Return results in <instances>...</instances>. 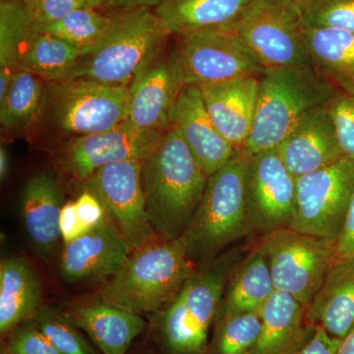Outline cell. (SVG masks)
<instances>
[{
	"mask_svg": "<svg viewBox=\"0 0 354 354\" xmlns=\"http://www.w3.org/2000/svg\"><path fill=\"white\" fill-rule=\"evenodd\" d=\"M327 106L307 113L277 148L286 169L295 178L344 158Z\"/></svg>",
	"mask_w": 354,
	"mask_h": 354,
	"instance_id": "ac0fdd59",
	"label": "cell"
},
{
	"mask_svg": "<svg viewBox=\"0 0 354 354\" xmlns=\"http://www.w3.org/2000/svg\"></svg>",
	"mask_w": 354,
	"mask_h": 354,
	"instance_id": "c3c4849f",
	"label": "cell"
},
{
	"mask_svg": "<svg viewBox=\"0 0 354 354\" xmlns=\"http://www.w3.org/2000/svg\"><path fill=\"white\" fill-rule=\"evenodd\" d=\"M132 249L113 223L102 225L64 244L59 261L60 276L66 283H106L127 259Z\"/></svg>",
	"mask_w": 354,
	"mask_h": 354,
	"instance_id": "2e32d148",
	"label": "cell"
},
{
	"mask_svg": "<svg viewBox=\"0 0 354 354\" xmlns=\"http://www.w3.org/2000/svg\"><path fill=\"white\" fill-rule=\"evenodd\" d=\"M169 127L179 133L207 177L220 171L236 152L216 129L196 85L181 91L169 114Z\"/></svg>",
	"mask_w": 354,
	"mask_h": 354,
	"instance_id": "e0dca14e",
	"label": "cell"
},
{
	"mask_svg": "<svg viewBox=\"0 0 354 354\" xmlns=\"http://www.w3.org/2000/svg\"><path fill=\"white\" fill-rule=\"evenodd\" d=\"M274 291L268 261L255 248L235 269L223 292L216 316L241 312L259 313Z\"/></svg>",
	"mask_w": 354,
	"mask_h": 354,
	"instance_id": "4316f807",
	"label": "cell"
},
{
	"mask_svg": "<svg viewBox=\"0 0 354 354\" xmlns=\"http://www.w3.org/2000/svg\"><path fill=\"white\" fill-rule=\"evenodd\" d=\"M86 8L99 9L101 10L102 7L106 6L111 0H85Z\"/></svg>",
	"mask_w": 354,
	"mask_h": 354,
	"instance_id": "f6af8a7d",
	"label": "cell"
},
{
	"mask_svg": "<svg viewBox=\"0 0 354 354\" xmlns=\"http://www.w3.org/2000/svg\"><path fill=\"white\" fill-rule=\"evenodd\" d=\"M186 86L260 77L266 71L235 31H205L172 36Z\"/></svg>",
	"mask_w": 354,
	"mask_h": 354,
	"instance_id": "30bf717a",
	"label": "cell"
},
{
	"mask_svg": "<svg viewBox=\"0 0 354 354\" xmlns=\"http://www.w3.org/2000/svg\"><path fill=\"white\" fill-rule=\"evenodd\" d=\"M108 31L92 48L82 51L65 80L86 79L128 87L140 69L162 50L171 35L153 9L113 12Z\"/></svg>",
	"mask_w": 354,
	"mask_h": 354,
	"instance_id": "3957f363",
	"label": "cell"
},
{
	"mask_svg": "<svg viewBox=\"0 0 354 354\" xmlns=\"http://www.w3.org/2000/svg\"><path fill=\"white\" fill-rule=\"evenodd\" d=\"M196 272L178 241H158L132 251L97 297L138 315L156 314Z\"/></svg>",
	"mask_w": 354,
	"mask_h": 354,
	"instance_id": "277c9868",
	"label": "cell"
},
{
	"mask_svg": "<svg viewBox=\"0 0 354 354\" xmlns=\"http://www.w3.org/2000/svg\"><path fill=\"white\" fill-rule=\"evenodd\" d=\"M64 194L55 177L41 172L32 176L22 193L23 223L28 237L39 257L48 259L62 237L59 220Z\"/></svg>",
	"mask_w": 354,
	"mask_h": 354,
	"instance_id": "44dd1931",
	"label": "cell"
},
{
	"mask_svg": "<svg viewBox=\"0 0 354 354\" xmlns=\"http://www.w3.org/2000/svg\"><path fill=\"white\" fill-rule=\"evenodd\" d=\"M311 67L266 69L259 77L257 108L243 150L252 156L274 150L302 118L339 95Z\"/></svg>",
	"mask_w": 354,
	"mask_h": 354,
	"instance_id": "8992f818",
	"label": "cell"
},
{
	"mask_svg": "<svg viewBox=\"0 0 354 354\" xmlns=\"http://www.w3.org/2000/svg\"><path fill=\"white\" fill-rule=\"evenodd\" d=\"M327 108L344 157L354 162V95L339 94Z\"/></svg>",
	"mask_w": 354,
	"mask_h": 354,
	"instance_id": "e575fe53",
	"label": "cell"
},
{
	"mask_svg": "<svg viewBox=\"0 0 354 354\" xmlns=\"http://www.w3.org/2000/svg\"><path fill=\"white\" fill-rule=\"evenodd\" d=\"M3 351L6 354H64L31 321L9 334Z\"/></svg>",
	"mask_w": 354,
	"mask_h": 354,
	"instance_id": "d590c367",
	"label": "cell"
},
{
	"mask_svg": "<svg viewBox=\"0 0 354 354\" xmlns=\"http://www.w3.org/2000/svg\"><path fill=\"white\" fill-rule=\"evenodd\" d=\"M113 17V13L83 7L57 22L32 29L64 39L84 51L94 46L104 36Z\"/></svg>",
	"mask_w": 354,
	"mask_h": 354,
	"instance_id": "4dcf8cb0",
	"label": "cell"
},
{
	"mask_svg": "<svg viewBox=\"0 0 354 354\" xmlns=\"http://www.w3.org/2000/svg\"><path fill=\"white\" fill-rule=\"evenodd\" d=\"M1 1H16V2H22L23 0H1Z\"/></svg>",
	"mask_w": 354,
	"mask_h": 354,
	"instance_id": "bcb514c9",
	"label": "cell"
},
{
	"mask_svg": "<svg viewBox=\"0 0 354 354\" xmlns=\"http://www.w3.org/2000/svg\"><path fill=\"white\" fill-rule=\"evenodd\" d=\"M214 124L235 150L244 148L252 131L259 77L198 86Z\"/></svg>",
	"mask_w": 354,
	"mask_h": 354,
	"instance_id": "d6986e66",
	"label": "cell"
},
{
	"mask_svg": "<svg viewBox=\"0 0 354 354\" xmlns=\"http://www.w3.org/2000/svg\"><path fill=\"white\" fill-rule=\"evenodd\" d=\"M337 258H354V191L346 213L341 235L337 241Z\"/></svg>",
	"mask_w": 354,
	"mask_h": 354,
	"instance_id": "60d3db41",
	"label": "cell"
},
{
	"mask_svg": "<svg viewBox=\"0 0 354 354\" xmlns=\"http://www.w3.org/2000/svg\"><path fill=\"white\" fill-rule=\"evenodd\" d=\"M1 354H6V353H4V351H2V353H1Z\"/></svg>",
	"mask_w": 354,
	"mask_h": 354,
	"instance_id": "7dc6e473",
	"label": "cell"
},
{
	"mask_svg": "<svg viewBox=\"0 0 354 354\" xmlns=\"http://www.w3.org/2000/svg\"><path fill=\"white\" fill-rule=\"evenodd\" d=\"M234 31L265 69L311 67L299 0H256Z\"/></svg>",
	"mask_w": 354,
	"mask_h": 354,
	"instance_id": "9c48e42d",
	"label": "cell"
},
{
	"mask_svg": "<svg viewBox=\"0 0 354 354\" xmlns=\"http://www.w3.org/2000/svg\"><path fill=\"white\" fill-rule=\"evenodd\" d=\"M249 156L243 149L208 177L189 227L178 239L193 265L209 262L232 242L251 234L244 183Z\"/></svg>",
	"mask_w": 354,
	"mask_h": 354,
	"instance_id": "5b68a950",
	"label": "cell"
},
{
	"mask_svg": "<svg viewBox=\"0 0 354 354\" xmlns=\"http://www.w3.org/2000/svg\"><path fill=\"white\" fill-rule=\"evenodd\" d=\"M167 129H140L127 120L109 131L57 144L50 148L51 157L62 174L84 183L106 165L125 160H145L156 150Z\"/></svg>",
	"mask_w": 354,
	"mask_h": 354,
	"instance_id": "8fae6325",
	"label": "cell"
},
{
	"mask_svg": "<svg viewBox=\"0 0 354 354\" xmlns=\"http://www.w3.org/2000/svg\"><path fill=\"white\" fill-rule=\"evenodd\" d=\"M46 93L44 79L18 70L3 99L0 100L1 127L6 132L28 134L38 118Z\"/></svg>",
	"mask_w": 354,
	"mask_h": 354,
	"instance_id": "f1b7e54d",
	"label": "cell"
},
{
	"mask_svg": "<svg viewBox=\"0 0 354 354\" xmlns=\"http://www.w3.org/2000/svg\"><path fill=\"white\" fill-rule=\"evenodd\" d=\"M162 0H111L102 8V11L108 13L131 10L136 8L155 9Z\"/></svg>",
	"mask_w": 354,
	"mask_h": 354,
	"instance_id": "b9f144b4",
	"label": "cell"
},
{
	"mask_svg": "<svg viewBox=\"0 0 354 354\" xmlns=\"http://www.w3.org/2000/svg\"><path fill=\"white\" fill-rule=\"evenodd\" d=\"M262 329L249 354H297L312 330L305 306L283 291H274L260 310Z\"/></svg>",
	"mask_w": 354,
	"mask_h": 354,
	"instance_id": "cb8c5ba5",
	"label": "cell"
},
{
	"mask_svg": "<svg viewBox=\"0 0 354 354\" xmlns=\"http://www.w3.org/2000/svg\"><path fill=\"white\" fill-rule=\"evenodd\" d=\"M311 68L339 94L354 95V32L304 25Z\"/></svg>",
	"mask_w": 354,
	"mask_h": 354,
	"instance_id": "d4e9b609",
	"label": "cell"
},
{
	"mask_svg": "<svg viewBox=\"0 0 354 354\" xmlns=\"http://www.w3.org/2000/svg\"><path fill=\"white\" fill-rule=\"evenodd\" d=\"M185 86L174 46L169 43L128 86L127 120L140 129H167L169 114Z\"/></svg>",
	"mask_w": 354,
	"mask_h": 354,
	"instance_id": "9a60e30c",
	"label": "cell"
},
{
	"mask_svg": "<svg viewBox=\"0 0 354 354\" xmlns=\"http://www.w3.org/2000/svg\"><path fill=\"white\" fill-rule=\"evenodd\" d=\"M81 55V48L64 39L32 29L21 46L18 68L46 82H57L69 76Z\"/></svg>",
	"mask_w": 354,
	"mask_h": 354,
	"instance_id": "83f0119b",
	"label": "cell"
},
{
	"mask_svg": "<svg viewBox=\"0 0 354 354\" xmlns=\"http://www.w3.org/2000/svg\"><path fill=\"white\" fill-rule=\"evenodd\" d=\"M218 317L212 354H249L262 329L258 312L223 314Z\"/></svg>",
	"mask_w": 354,
	"mask_h": 354,
	"instance_id": "1f68e13d",
	"label": "cell"
},
{
	"mask_svg": "<svg viewBox=\"0 0 354 354\" xmlns=\"http://www.w3.org/2000/svg\"><path fill=\"white\" fill-rule=\"evenodd\" d=\"M341 341L328 334L320 326H312L308 339L297 354H337Z\"/></svg>",
	"mask_w": 354,
	"mask_h": 354,
	"instance_id": "f35d334b",
	"label": "cell"
},
{
	"mask_svg": "<svg viewBox=\"0 0 354 354\" xmlns=\"http://www.w3.org/2000/svg\"><path fill=\"white\" fill-rule=\"evenodd\" d=\"M43 305L38 272L27 260L10 257L0 262V333L11 334L31 320Z\"/></svg>",
	"mask_w": 354,
	"mask_h": 354,
	"instance_id": "484cf974",
	"label": "cell"
},
{
	"mask_svg": "<svg viewBox=\"0 0 354 354\" xmlns=\"http://www.w3.org/2000/svg\"><path fill=\"white\" fill-rule=\"evenodd\" d=\"M335 245L288 227L261 237L255 248L268 261L274 290L288 293L306 308L337 258Z\"/></svg>",
	"mask_w": 354,
	"mask_h": 354,
	"instance_id": "ba28073f",
	"label": "cell"
},
{
	"mask_svg": "<svg viewBox=\"0 0 354 354\" xmlns=\"http://www.w3.org/2000/svg\"><path fill=\"white\" fill-rule=\"evenodd\" d=\"M29 321L64 354H97L65 312L43 304Z\"/></svg>",
	"mask_w": 354,
	"mask_h": 354,
	"instance_id": "d6a6232c",
	"label": "cell"
},
{
	"mask_svg": "<svg viewBox=\"0 0 354 354\" xmlns=\"http://www.w3.org/2000/svg\"><path fill=\"white\" fill-rule=\"evenodd\" d=\"M353 191L354 162L348 158L298 177L290 228L337 243Z\"/></svg>",
	"mask_w": 354,
	"mask_h": 354,
	"instance_id": "7c38bea8",
	"label": "cell"
},
{
	"mask_svg": "<svg viewBox=\"0 0 354 354\" xmlns=\"http://www.w3.org/2000/svg\"><path fill=\"white\" fill-rule=\"evenodd\" d=\"M65 313L102 354H127L132 342L146 328L142 315L113 306L99 297L77 302Z\"/></svg>",
	"mask_w": 354,
	"mask_h": 354,
	"instance_id": "ffe728a7",
	"label": "cell"
},
{
	"mask_svg": "<svg viewBox=\"0 0 354 354\" xmlns=\"http://www.w3.org/2000/svg\"><path fill=\"white\" fill-rule=\"evenodd\" d=\"M207 180L179 133L169 127L141 169L147 214L160 241H176L183 236L199 206Z\"/></svg>",
	"mask_w": 354,
	"mask_h": 354,
	"instance_id": "6da1fadb",
	"label": "cell"
},
{
	"mask_svg": "<svg viewBox=\"0 0 354 354\" xmlns=\"http://www.w3.org/2000/svg\"><path fill=\"white\" fill-rule=\"evenodd\" d=\"M256 0H162L155 9L171 36L234 31Z\"/></svg>",
	"mask_w": 354,
	"mask_h": 354,
	"instance_id": "603a6c76",
	"label": "cell"
},
{
	"mask_svg": "<svg viewBox=\"0 0 354 354\" xmlns=\"http://www.w3.org/2000/svg\"><path fill=\"white\" fill-rule=\"evenodd\" d=\"M143 162L132 160L106 165L83 183L84 189L102 203L106 218L132 251L160 241L147 214L141 183Z\"/></svg>",
	"mask_w": 354,
	"mask_h": 354,
	"instance_id": "4fadbf2b",
	"label": "cell"
},
{
	"mask_svg": "<svg viewBox=\"0 0 354 354\" xmlns=\"http://www.w3.org/2000/svg\"><path fill=\"white\" fill-rule=\"evenodd\" d=\"M127 116L128 87L86 79L46 82L43 106L27 135L50 149L67 140L109 131Z\"/></svg>",
	"mask_w": 354,
	"mask_h": 354,
	"instance_id": "7a4b0ae2",
	"label": "cell"
},
{
	"mask_svg": "<svg viewBox=\"0 0 354 354\" xmlns=\"http://www.w3.org/2000/svg\"><path fill=\"white\" fill-rule=\"evenodd\" d=\"M244 199L251 232L264 236L290 227L297 205V178L277 149L249 156Z\"/></svg>",
	"mask_w": 354,
	"mask_h": 354,
	"instance_id": "5bb4252c",
	"label": "cell"
},
{
	"mask_svg": "<svg viewBox=\"0 0 354 354\" xmlns=\"http://www.w3.org/2000/svg\"><path fill=\"white\" fill-rule=\"evenodd\" d=\"M32 27L51 24L72 11L86 7L85 0H23Z\"/></svg>",
	"mask_w": 354,
	"mask_h": 354,
	"instance_id": "8d00e7d4",
	"label": "cell"
},
{
	"mask_svg": "<svg viewBox=\"0 0 354 354\" xmlns=\"http://www.w3.org/2000/svg\"><path fill=\"white\" fill-rule=\"evenodd\" d=\"M32 24L22 2L0 3V100L3 99L18 68L20 48Z\"/></svg>",
	"mask_w": 354,
	"mask_h": 354,
	"instance_id": "f546056e",
	"label": "cell"
},
{
	"mask_svg": "<svg viewBox=\"0 0 354 354\" xmlns=\"http://www.w3.org/2000/svg\"><path fill=\"white\" fill-rule=\"evenodd\" d=\"M59 227L64 244L70 243L88 232L79 221L74 201L66 202L62 207V213H60Z\"/></svg>",
	"mask_w": 354,
	"mask_h": 354,
	"instance_id": "ab89813d",
	"label": "cell"
},
{
	"mask_svg": "<svg viewBox=\"0 0 354 354\" xmlns=\"http://www.w3.org/2000/svg\"><path fill=\"white\" fill-rule=\"evenodd\" d=\"M304 25L354 32V0H299Z\"/></svg>",
	"mask_w": 354,
	"mask_h": 354,
	"instance_id": "836d02e7",
	"label": "cell"
},
{
	"mask_svg": "<svg viewBox=\"0 0 354 354\" xmlns=\"http://www.w3.org/2000/svg\"><path fill=\"white\" fill-rule=\"evenodd\" d=\"M74 205L79 221L88 232L99 227L106 218L102 203L90 191L84 189Z\"/></svg>",
	"mask_w": 354,
	"mask_h": 354,
	"instance_id": "74e56055",
	"label": "cell"
},
{
	"mask_svg": "<svg viewBox=\"0 0 354 354\" xmlns=\"http://www.w3.org/2000/svg\"><path fill=\"white\" fill-rule=\"evenodd\" d=\"M9 169V156L6 147L1 146L0 148V178L4 180L8 174Z\"/></svg>",
	"mask_w": 354,
	"mask_h": 354,
	"instance_id": "ee69618b",
	"label": "cell"
},
{
	"mask_svg": "<svg viewBox=\"0 0 354 354\" xmlns=\"http://www.w3.org/2000/svg\"><path fill=\"white\" fill-rule=\"evenodd\" d=\"M225 262L196 272L157 314L158 334L169 354H203L227 281Z\"/></svg>",
	"mask_w": 354,
	"mask_h": 354,
	"instance_id": "52a82bcc",
	"label": "cell"
},
{
	"mask_svg": "<svg viewBox=\"0 0 354 354\" xmlns=\"http://www.w3.org/2000/svg\"><path fill=\"white\" fill-rule=\"evenodd\" d=\"M310 326L342 339L354 327V258H335L322 285L305 308Z\"/></svg>",
	"mask_w": 354,
	"mask_h": 354,
	"instance_id": "7402d4cb",
	"label": "cell"
},
{
	"mask_svg": "<svg viewBox=\"0 0 354 354\" xmlns=\"http://www.w3.org/2000/svg\"><path fill=\"white\" fill-rule=\"evenodd\" d=\"M337 354H354V327L341 341Z\"/></svg>",
	"mask_w": 354,
	"mask_h": 354,
	"instance_id": "7bdbcfd3",
	"label": "cell"
}]
</instances>
